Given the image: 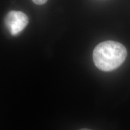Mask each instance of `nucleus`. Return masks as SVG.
<instances>
[{"label":"nucleus","mask_w":130,"mask_h":130,"mask_svg":"<svg viewBox=\"0 0 130 130\" xmlns=\"http://www.w3.org/2000/svg\"><path fill=\"white\" fill-rule=\"evenodd\" d=\"M79 130H91V129H87V128H82V129H80Z\"/></svg>","instance_id":"20e7f679"},{"label":"nucleus","mask_w":130,"mask_h":130,"mask_svg":"<svg viewBox=\"0 0 130 130\" xmlns=\"http://www.w3.org/2000/svg\"><path fill=\"white\" fill-rule=\"evenodd\" d=\"M127 51L125 47L118 42L105 41L94 49L93 61L96 66L105 72L118 68L125 60Z\"/></svg>","instance_id":"f257e3e1"},{"label":"nucleus","mask_w":130,"mask_h":130,"mask_svg":"<svg viewBox=\"0 0 130 130\" xmlns=\"http://www.w3.org/2000/svg\"><path fill=\"white\" fill-rule=\"evenodd\" d=\"M34 3L37 5H42L44 4L45 3H46L48 0H32Z\"/></svg>","instance_id":"7ed1b4c3"},{"label":"nucleus","mask_w":130,"mask_h":130,"mask_svg":"<svg viewBox=\"0 0 130 130\" xmlns=\"http://www.w3.org/2000/svg\"><path fill=\"white\" fill-rule=\"evenodd\" d=\"M28 23L27 16L20 11L12 10L5 18V24L13 36L18 35Z\"/></svg>","instance_id":"f03ea898"}]
</instances>
